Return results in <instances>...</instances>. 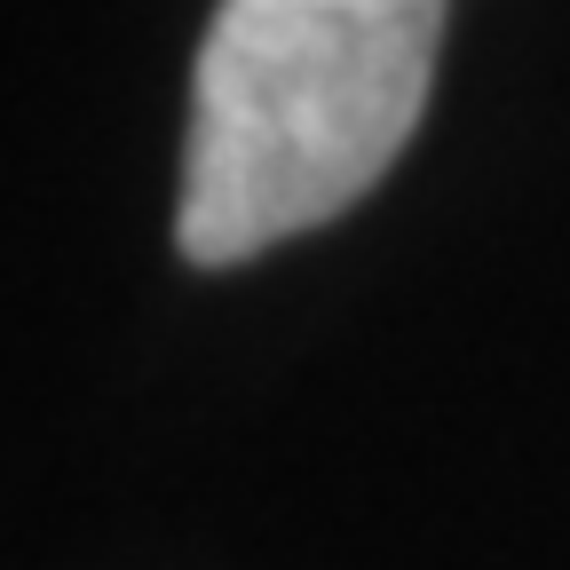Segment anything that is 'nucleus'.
Instances as JSON below:
<instances>
[{"label":"nucleus","mask_w":570,"mask_h":570,"mask_svg":"<svg viewBox=\"0 0 570 570\" xmlns=\"http://www.w3.org/2000/svg\"><path fill=\"white\" fill-rule=\"evenodd\" d=\"M444 0H223L190 71L175 246L254 262L356 206L412 142Z\"/></svg>","instance_id":"1"}]
</instances>
